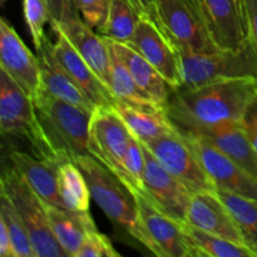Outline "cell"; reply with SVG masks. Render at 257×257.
<instances>
[{"label": "cell", "mask_w": 257, "mask_h": 257, "mask_svg": "<svg viewBox=\"0 0 257 257\" xmlns=\"http://www.w3.org/2000/svg\"><path fill=\"white\" fill-rule=\"evenodd\" d=\"M256 93L257 78H232L193 89H173L165 109L177 130L186 133L225 120L241 122Z\"/></svg>", "instance_id": "obj_1"}, {"label": "cell", "mask_w": 257, "mask_h": 257, "mask_svg": "<svg viewBox=\"0 0 257 257\" xmlns=\"http://www.w3.org/2000/svg\"><path fill=\"white\" fill-rule=\"evenodd\" d=\"M73 162L80 168L89 186L92 200L108 218L122 227L151 253L162 257L160 248L145 230L136 196L117 176L93 156H79Z\"/></svg>", "instance_id": "obj_2"}, {"label": "cell", "mask_w": 257, "mask_h": 257, "mask_svg": "<svg viewBox=\"0 0 257 257\" xmlns=\"http://www.w3.org/2000/svg\"><path fill=\"white\" fill-rule=\"evenodd\" d=\"M45 135L60 158L74 161L89 155V124L92 113L53 97L42 90L34 100Z\"/></svg>", "instance_id": "obj_3"}, {"label": "cell", "mask_w": 257, "mask_h": 257, "mask_svg": "<svg viewBox=\"0 0 257 257\" xmlns=\"http://www.w3.org/2000/svg\"><path fill=\"white\" fill-rule=\"evenodd\" d=\"M0 130L3 135L25 138L35 157L49 162H64L53 150L33 99L4 70L0 73Z\"/></svg>", "instance_id": "obj_4"}, {"label": "cell", "mask_w": 257, "mask_h": 257, "mask_svg": "<svg viewBox=\"0 0 257 257\" xmlns=\"http://www.w3.org/2000/svg\"><path fill=\"white\" fill-rule=\"evenodd\" d=\"M0 193L12 201L22 217L35 257H69L53 233L44 202L14 166L3 171Z\"/></svg>", "instance_id": "obj_5"}, {"label": "cell", "mask_w": 257, "mask_h": 257, "mask_svg": "<svg viewBox=\"0 0 257 257\" xmlns=\"http://www.w3.org/2000/svg\"><path fill=\"white\" fill-rule=\"evenodd\" d=\"M177 53L182 77L180 88L193 89L232 78H257V59L250 42L238 50Z\"/></svg>", "instance_id": "obj_6"}, {"label": "cell", "mask_w": 257, "mask_h": 257, "mask_svg": "<svg viewBox=\"0 0 257 257\" xmlns=\"http://www.w3.org/2000/svg\"><path fill=\"white\" fill-rule=\"evenodd\" d=\"M156 23L177 52L220 50L211 39L197 0H156Z\"/></svg>", "instance_id": "obj_7"}, {"label": "cell", "mask_w": 257, "mask_h": 257, "mask_svg": "<svg viewBox=\"0 0 257 257\" xmlns=\"http://www.w3.org/2000/svg\"><path fill=\"white\" fill-rule=\"evenodd\" d=\"M132 138L131 131L112 108H95L89 124V155L114 173L130 190L131 181L124 161Z\"/></svg>", "instance_id": "obj_8"}, {"label": "cell", "mask_w": 257, "mask_h": 257, "mask_svg": "<svg viewBox=\"0 0 257 257\" xmlns=\"http://www.w3.org/2000/svg\"><path fill=\"white\" fill-rule=\"evenodd\" d=\"M143 145L147 146L158 162L192 193L217 191L192 147L181 132L162 136Z\"/></svg>", "instance_id": "obj_9"}, {"label": "cell", "mask_w": 257, "mask_h": 257, "mask_svg": "<svg viewBox=\"0 0 257 257\" xmlns=\"http://www.w3.org/2000/svg\"><path fill=\"white\" fill-rule=\"evenodd\" d=\"M211 39L220 50H238L248 43L245 0H197Z\"/></svg>", "instance_id": "obj_10"}, {"label": "cell", "mask_w": 257, "mask_h": 257, "mask_svg": "<svg viewBox=\"0 0 257 257\" xmlns=\"http://www.w3.org/2000/svg\"><path fill=\"white\" fill-rule=\"evenodd\" d=\"M0 69L8 73L33 100L42 93V73L38 57L30 52L4 17L0 19Z\"/></svg>", "instance_id": "obj_11"}, {"label": "cell", "mask_w": 257, "mask_h": 257, "mask_svg": "<svg viewBox=\"0 0 257 257\" xmlns=\"http://www.w3.org/2000/svg\"><path fill=\"white\" fill-rule=\"evenodd\" d=\"M217 190L257 200V178L207 141L183 135Z\"/></svg>", "instance_id": "obj_12"}, {"label": "cell", "mask_w": 257, "mask_h": 257, "mask_svg": "<svg viewBox=\"0 0 257 257\" xmlns=\"http://www.w3.org/2000/svg\"><path fill=\"white\" fill-rule=\"evenodd\" d=\"M143 151L146 157L143 176L145 193L150 196L151 200L166 215L178 222L185 223L187 221V210L193 193L158 162L147 146L143 145Z\"/></svg>", "instance_id": "obj_13"}, {"label": "cell", "mask_w": 257, "mask_h": 257, "mask_svg": "<svg viewBox=\"0 0 257 257\" xmlns=\"http://www.w3.org/2000/svg\"><path fill=\"white\" fill-rule=\"evenodd\" d=\"M146 58L173 89L182 85L178 53L152 17L142 14L135 37L127 43Z\"/></svg>", "instance_id": "obj_14"}, {"label": "cell", "mask_w": 257, "mask_h": 257, "mask_svg": "<svg viewBox=\"0 0 257 257\" xmlns=\"http://www.w3.org/2000/svg\"><path fill=\"white\" fill-rule=\"evenodd\" d=\"M141 221L162 257H192L183 223L166 215L145 192L135 193Z\"/></svg>", "instance_id": "obj_15"}, {"label": "cell", "mask_w": 257, "mask_h": 257, "mask_svg": "<svg viewBox=\"0 0 257 257\" xmlns=\"http://www.w3.org/2000/svg\"><path fill=\"white\" fill-rule=\"evenodd\" d=\"M52 27L55 34V43H52V52L55 59L82 88L87 97L97 107L110 108L117 99L107 84L98 77L94 70L87 64L84 59L78 54L64 33L57 27Z\"/></svg>", "instance_id": "obj_16"}, {"label": "cell", "mask_w": 257, "mask_h": 257, "mask_svg": "<svg viewBox=\"0 0 257 257\" xmlns=\"http://www.w3.org/2000/svg\"><path fill=\"white\" fill-rule=\"evenodd\" d=\"M182 135L207 141L257 178V155L238 120H225Z\"/></svg>", "instance_id": "obj_17"}, {"label": "cell", "mask_w": 257, "mask_h": 257, "mask_svg": "<svg viewBox=\"0 0 257 257\" xmlns=\"http://www.w3.org/2000/svg\"><path fill=\"white\" fill-rule=\"evenodd\" d=\"M186 222L206 232L246 245L230 211L217 192L193 193Z\"/></svg>", "instance_id": "obj_18"}, {"label": "cell", "mask_w": 257, "mask_h": 257, "mask_svg": "<svg viewBox=\"0 0 257 257\" xmlns=\"http://www.w3.org/2000/svg\"><path fill=\"white\" fill-rule=\"evenodd\" d=\"M50 25L59 28L64 33L78 54L109 87L110 53L104 38L100 37L98 33L93 30V28L85 24L82 18H74L65 22L52 20Z\"/></svg>", "instance_id": "obj_19"}, {"label": "cell", "mask_w": 257, "mask_h": 257, "mask_svg": "<svg viewBox=\"0 0 257 257\" xmlns=\"http://www.w3.org/2000/svg\"><path fill=\"white\" fill-rule=\"evenodd\" d=\"M37 57L42 73L43 90L87 112H94L97 105L87 97L82 88L55 59L52 52V40L47 35L43 39L42 48L37 50Z\"/></svg>", "instance_id": "obj_20"}, {"label": "cell", "mask_w": 257, "mask_h": 257, "mask_svg": "<svg viewBox=\"0 0 257 257\" xmlns=\"http://www.w3.org/2000/svg\"><path fill=\"white\" fill-rule=\"evenodd\" d=\"M104 40L108 49L124 63L138 87L145 90L156 103L166 107L173 88L161 75V73L127 43L115 42L108 38H104Z\"/></svg>", "instance_id": "obj_21"}, {"label": "cell", "mask_w": 257, "mask_h": 257, "mask_svg": "<svg viewBox=\"0 0 257 257\" xmlns=\"http://www.w3.org/2000/svg\"><path fill=\"white\" fill-rule=\"evenodd\" d=\"M9 160L44 205L65 208L58 192L57 175L60 163L35 158L20 151L10 153Z\"/></svg>", "instance_id": "obj_22"}, {"label": "cell", "mask_w": 257, "mask_h": 257, "mask_svg": "<svg viewBox=\"0 0 257 257\" xmlns=\"http://www.w3.org/2000/svg\"><path fill=\"white\" fill-rule=\"evenodd\" d=\"M50 227L58 242L69 257H75L88 233L98 230L89 211L45 205Z\"/></svg>", "instance_id": "obj_23"}, {"label": "cell", "mask_w": 257, "mask_h": 257, "mask_svg": "<svg viewBox=\"0 0 257 257\" xmlns=\"http://www.w3.org/2000/svg\"><path fill=\"white\" fill-rule=\"evenodd\" d=\"M110 108L124 122L131 133L142 143H148L162 136L180 132L168 118L166 109H146L133 107L119 100Z\"/></svg>", "instance_id": "obj_24"}, {"label": "cell", "mask_w": 257, "mask_h": 257, "mask_svg": "<svg viewBox=\"0 0 257 257\" xmlns=\"http://www.w3.org/2000/svg\"><path fill=\"white\" fill-rule=\"evenodd\" d=\"M183 230L190 243L192 257H256L246 245L220 237L200 230L190 223H183Z\"/></svg>", "instance_id": "obj_25"}, {"label": "cell", "mask_w": 257, "mask_h": 257, "mask_svg": "<svg viewBox=\"0 0 257 257\" xmlns=\"http://www.w3.org/2000/svg\"><path fill=\"white\" fill-rule=\"evenodd\" d=\"M110 53V80L109 88L117 100L146 109H165V105L156 103L145 90L141 89L124 63Z\"/></svg>", "instance_id": "obj_26"}, {"label": "cell", "mask_w": 257, "mask_h": 257, "mask_svg": "<svg viewBox=\"0 0 257 257\" xmlns=\"http://www.w3.org/2000/svg\"><path fill=\"white\" fill-rule=\"evenodd\" d=\"M58 192L65 208L74 211H89V186L80 168L73 161L60 163L57 175Z\"/></svg>", "instance_id": "obj_27"}, {"label": "cell", "mask_w": 257, "mask_h": 257, "mask_svg": "<svg viewBox=\"0 0 257 257\" xmlns=\"http://www.w3.org/2000/svg\"><path fill=\"white\" fill-rule=\"evenodd\" d=\"M230 211L246 246L257 257V200L225 190L216 191Z\"/></svg>", "instance_id": "obj_28"}, {"label": "cell", "mask_w": 257, "mask_h": 257, "mask_svg": "<svg viewBox=\"0 0 257 257\" xmlns=\"http://www.w3.org/2000/svg\"><path fill=\"white\" fill-rule=\"evenodd\" d=\"M140 18L141 14L131 0H110L107 20L97 32L103 38L120 43H131Z\"/></svg>", "instance_id": "obj_29"}, {"label": "cell", "mask_w": 257, "mask_h": 257, "mask_svg": "<svg viewBox=\"0 0 257 257\" xmlns=\"http://www.w3.org/2000/svg\"><path fill=\"white\" fill-rule=\"evenodd\" d=\"M0 218L5 222L12 241L13 257H35L29 232L12 201L0 193Z\"/></svg>", "instance_id": "obj_30"}, {"label": "cell", "mask_w": 257, "mask_h": 257, "mask_svg": "<svg viewBox=\"0 0 257 257\" xmlns=\"http://www.w3.org/2000/svg\"><path fill=\"white\" fill-rule=\"evenodd\" d=\"M23 13L37 52L42 48L43 39L47 35L44 33L45 24L53 19L49 5L47 0H23Z\"/></svg>", "instance_id": "obj_31"}, {"label": "cell", "mask_w": 257, "mask_h": 257, "mask_svg": "<svg viewBox=\"0 0 257 257\" xmlns=\"http://www.w3.org/2000/svg\"><path fill=\"white\" fill-rule=\"evenodd\" d=\"M124 167L131 181V190L133 193L145 192L143 187V176H145L146 157L142 142L133 136L125 155Z\"/></svg>", "instance_id": "obj_32"}, {"label": "cell", "mask_w": 257, "mask_h": 257, "mask_svg": "<svg viewBox=\"0 0 257 257\" xmlns=\"http://www.w3.org/2000/svg\"><path fill=\"white\" fill-rule=\"evenodd\" d=\"M110 0H74L78 14L93 29L103 27L109 12Z\"/></svg>", "instance_id": "obj_33"}, {"label": "cell", "mask_w": 257, "mask_h": 257, "mask_svg": "<svg viewBox=\"0 0 257 257\" xmlns=\"http://www.w3.org/2000/svg\"><path fill=\"white\" fill-rule=\"evenodd\" d=\"M120 253L113 247L109 238L95 230L88 233L75 257H119Z\"/></svg>", "instance_id": "obj_34"}, {"label": "cell", "mask_w": 257, "mask_h": 257, "mask_svg": "<svg viewBox=\"0 0 257 257\" xmlns=\"http://www.w3.org/2000/svg\"><path fill=\"white\" fill-rule=\"evenodd\" d=\"M242 127L257 155V93L246 108L241 119Z\"/></svg>", "instance_id": "obj_35"}, {"label": "cell", "mask_w": 257, "mask_h": 257, "mask_svg": "<svg viewBox=\"0 0 257 257\" xmlns=\"http://www.w3.org/2000/svg\"><path fill=\"white\" fill-rule=\"evenodd\" d=\"M47 2L52 13V20L65 22L74 18H80L72 0H47Z\"/></svg>", "instance_id": "obj_36"}, {"label": "cell", "mask_w": 257, "mask_h": 257, "mask_svg": "<svg viewBox=\"0 0 257 257\" xmlns=\"http://www.w3.org/2000/svg\"><path fill=\"white\" fill-rule=\"evenodd\" d=\"M247 13L248 42L252 47L257 59V0H245Z\"/></svg>", "instance_id": "obj_37"}, {"label": "cell", "mask_w": 257, "mask_h": 257, "mask_svg": "<svg viewBox=\"0 0 257 257\" xmlns=\"http://www.w3.org/2000/svg\"><path fill=\"white\" fill-rule=\"evenodd\" d=\"M0 256L2 257H13L12 241H10L9 232H8L7 225L0 218Z\"/></svg>", "instance_id": "obj_38"}, {"label": "cell", "mask_w": 257, "mask_h": 257, "mask_svg": "<svg viewBox=\"0 0 257 257\" xmlns=\"http://www.w3.org/2000/svg\"><path fill=\"white\" fill-rule=\"evenodd\" d=\"M131 3L141 15L147 14L156 20V0H131Z\"/></svg>", "instance_id": "obj_39"}, {"label": "cell", "mask_w": 257, "mask_h": 257, "mask_svg": "<svg viewBox=\"0 0 257 257\" xmlns=\"http://www.w3.org/2000/svg\"><path fill=\"white\" fill-rule=\"evenodd\" d=\"M5 2H8V0H0V3H2V5H3V4H4V3H5Z\"/></svg>", "instance_id": "obj_40"}, {"label": "cell", "mask_w": 257, "mask_h": 257, "mask_svg": "<svg viewBox=\"0 0 257 257\" xmlns=\"http://www.w3.org/2000/svg\"><path fill=\"white\" fill-rule=\"evenodd\" d=\"M72 2H73V3H74V0H72Z\"/></svg>", "instance_id": "obj_41"}]
</instances>
